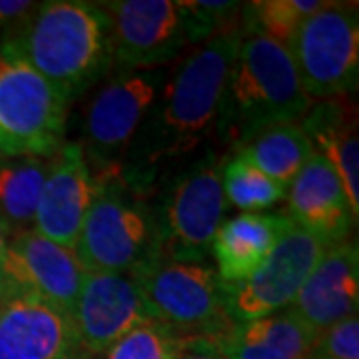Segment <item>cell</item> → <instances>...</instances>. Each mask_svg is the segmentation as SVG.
<instances>
[{"mask_svg": "<svg viewBox=\"0 0 359 359\" xmlns=\"http://www.w3.org/2000/svg\"><path fill=\"white\" fill-rule=\"evenodd\" d=\"M242 40L240 26L222 32L188 54L164 82L120 168L130 190L142 192L154 184L164 168L196 152L214 132L219 98Z\"/></svg>", "mask_w": 359, "mask_h": 359, "instance_id": "cell-1", "label": "cell"}, {"mask_svg": "<svg viewBox=\"0 0 359 359\" xmlns=\"http://www.w3.org/2000/svg\"><path fill=\"white\" fill-rule=\"evenodd\" d=\"M2 46L32 66L68 106L112 68L110 18L98 2H39Z\"/></svg>", "mask_w": 359, "mask_h": 359, "instance_id": "cell-2", "label": "cell"}, {"mask_svg": "<svg viewBox=\"0 0 359 359\" xmlns=\"http://www.w3.org/2000/svg\"><path fill=\"white\" fill-rule=\"evenodd\" d=\"M309 108L290 50L266 36H244L226 78L214 132L233 152L264 130L297 124Z\"/></svg>", "mask_w": 359, "mask_h": 359, "instance_id": "cell-3", "label": "cell"}, {"mask_svg": "<svg viewBox=\"0 0 359 359\" xmlns=\"http://www.w3.org/2000/svg\"><path fill=\"white\" fill-rule=\"evenodd\" d=\"M214 152L198 158L178 172L162 192L152 212L154 259L204 264L219 230L228 200L222 186V168Z\"/></svg>", "mask_w": 359, "mask_h": 359, "instance_id": "cell-4", "label": "cell"}, {"mask_svg": "<svg viewBox=\"0 0 359 359\" xmlns=\"http://www.w3.org/2000/svg\"><path fill=\"white\" fill-rule=\"evenodd\" d=\"M94 178V200L80 230L74 256L86 273L136 271L154 259L152 212L120 174Z\"/></svg>", "mask_w": 359, "mask_h": 359, "instance_id": "cell-5", "label": "cell"}, {"mask_svg": "<svg viewBox=\"0 0 359 359\" xmlns=\"http://www.w3.org/2000/svg\"><path fill=\"white\" fill-rule=\"evenodd\" d=\"M148 320L174 337H218L233 320L216 268L194 262L152 259L132 271Z\"/></svg>", "mask_w": 359, "mask_h": 359, "instance_id": "cell-6", "label": "cell"}, {"mask_svg": "<svg viewBox=\"0 0 359 359\" xmlns=\"http://www.w3.org/2000/svg\"><path fill=\"white\" fill-rule=\"evenodd\" d=\"M68 108L32 66L0 46V154L50 160L65 144Z\"/></svg>", "mask_w": 359, "mask_h": 359, "instance_id": "cell-7", "label": "cell"}, {"mask_svg": "<svg viewBox=\"0 0 359 359\" xmlns=\"http://www.w3.org/2000/svg\"><path fill=\"white\" fill-rule=\"evenodd\" d=\"M287 50L309 100L349 96L359 78L358 4L327 2L297 26Z\"/></svg>", "mask_w": 359, "mask_h": 359, "instance_id": "cell-8", "label": "cell"}, {"mask_svg": "<svg viewBox=\"0 0 359 359\" xmlns=\"http://www.w3.org/2000/svg\"><path fill=\"white\" fill-rule=\"evenodd\" d=\"M166 80L164 68L118 72L90 98L80 148L92 176L120 174L130 144Z\"/></svg>", "mask_w": 359, "mask_h": 359, "instance_id": "cell-9", "label": "cell"}, {"mask_svg": "<svg viewBox=\"0 0 359 359\" xmlns=\"http://www.w3.org/2000/svg\"><path fill=\"white\" fill-rule=\"evenodd\" d=\"M327 248L321 238L292 224L244 282L224 287L233 323L290 308Z\"/></svg>", "mask_w": 359, "mask_h": 359, "instance_id": "cell-10", "label": "cell"}, {"mask_svg": "<svg viewBox=\"0 0 359 359\" xmlns=\"http://www.w3.org/2000/svg\"><path fill=\"white\" fill-rule=\"evenodd\" d=\"M98 6L110 18L112 68L118 72L162 68L188 46L172 0H108Z\"/></svg>", "mask_w": 359, "mask_h": 359, "instance_id": "cell-11", "label": "cell"}, {"mask_svg": "<svg viewBox=\"0 0 359 359\" xmlns=\"http://www.w3.org/2000/svg\"><path fill=\"white\" fill-rule=\"evenodd\" d=\"M86 271L72 250L42 238L34 230L8 238L2 269L4 292H26L72 316Z\"/></svg>", "mask_w": 359, "mask_h": 359, "instance_id": "cell-12", "label": "cell"}, {"mask_svg": "<svg viewBox=\"0 0 359 359\" xmlns=\"http://www.w3.org/2000/svg\"><path fill=\"white\" fill-rule=\"evenodd\" d=\"M70 318L90 358L104 353L134 327L150 321L132 271L86 273Z\"/></svg>", "mask_w": 359, "mask_h": 359, "instance_id": "cell-13", "label": "cell"}, {"mask_svg": "<svg viewBox=\"0 0 359 359\" xmlns=\"http://www.w3.org/2000/svg\"><path fill=\"white\" fill-rule=\"evenodd\" d=\"M72 318L26 292L0 297V359H82Z\"/></svg>", "mask_w": 359, "mask_h": 359, "instance_id": "cell-14", "label": "cell"}, {"mask_svg": "<svg viewBox=\"0 0 359 359\" xmlns=\"http://www.w3.org/2000/svg\"><path fill=\"white\" fill-rule=\"evenodd\" d=\"M94 200V178L78 142H65L48 160L32 230L54 244L74 250Z\"/></svg>", "mask_w": 359, "mask_h": 359, "instance_id": "cell-15", "label": "cell"}, {"mask_svg": "<svg viewBox=\"0 0 359 359\" xmlns=\"http://www.w3.org/2000/svg\"><path fill=\"white\" fill-rule=\"evenodd\" d=\"M358 306L359 250L349 238L325 250L287 309L318 337L337 321L358 316Z\"/></svg>", "mask_w": 359, "mask_h": 359, "instance_id": "cell-16", "label": "cell"}, {"mask_svg": "<svg viewBox=\"0 0 359 359\" xmlns=\"http://www.w3.org/2000/svg\"><path fill=\"white\" fill-rule=\"evenodd\" d=\"M287 218L295 226L321 238L327 245L349 240L358 224L344 184L330 160L320 152L297 172L287 186Z\"/></svg>", "mask_w": 359, "mask_h": 359, "instance_id": "cell-17", "label": "cell"}, {"mask_svg": "<svg viewBox=\"0 0 359 359\" xmlns=\"http://www.w3.org/2000/svg\"><path fill=\"white\" fill-rule=\"evenodd\" d=\"M292 224L294 222L283 212H244L228 222H222L212 242V256L216 257V271L224 287L244 282L268 257Z\"/></svg>", "mask_w": 359, "mask_h": 359, "instance_id": "cell-18", "label": "cell"}, {"mask_svg": "<svg viewBox=\"0 0 359 359\" xmlns=\"http://www.w3.org/2000/svg\"><path fill=\"white\" fill-rule=\"evenodd\" d=\"M299 124L313 144V150L323 154L334 166L344 184L347 200L359 218V136L355 106L344 98L311 104Z\"/></svg>", "mask_w": 359, "mask_h": 359, "instance_id": "cell-19", "label": "cell"}, {"mask_svg": "<svg viewBox=\"0 0 359 359\" xmlns=\"http://www.w3.org/2000/svg\"><path fill=\"white\" fill-rule=\"evenodd\" d=\"M313 341V332L290 309L233 323L214 337L224 359H308Z\"/></svg>", "mask_w": 359, "mask_h": 359, "instance_id": "cell-20", "label": "cell"}, {"mask_svg": "<svg viewBox=\"0 0 359 359\" xmlns=\"http://www.w3.org/2000/svg\"><path fill=\"white\" fill-rule=\"evenodd\" d=\"M233 152V156L287 188L316 150L297 122L264 130Z\"/></svg>", "mask_w": 359, "mask_h": 359, "instance_id": "cell-21", "label": "cell"}, {"mask_svg": "<svg viewBox=\"0 0 359 359\" xmlns=\"http://www.w3.org/2000/svg\"><path fill=\"white\" fill-rule=\"evenodd\" d=\"M48 160L8 158L0 162V222L6 236L32 230Z\"/></svg>", "mask_w": 359, "mask_h": 359, "instance_id": "cell-22", "label": "cell"}, {"mask_svg": "<svg viewBox=\"0 0 359 359\" xmlns=\"http://www.w3.org/2000/svg\"><path fill=\"white\" fill-rule=\"evenodd\" d=\"M327 0H257L242 4L240 30L244 36H266L290 48L297 26L321 11Z\"/></svg>", "mask_w": 359, "mask_h": 359, "instance_id": "cell-23", "label": "cell"}, {"mask_svg": "<svg viewBox=\"0 0 359 359\" xmlns=\"http://www.w3.org/2000/svg\"><path fill=\"white\" fill-rule=\"evenodd\" d=\"M222 186L226 200L245 212H257L282 202L287 188L250 166L242 158H226L222 168Z\"/></svg>", "mask_w": 359, "mask_h": 359, "instance_id": "cell-24", "label": "cell"}, {"mask_svg": "<svg viewBox=\"0 0 359 359\" xmlns=\"http://www.w3.org/2000/svg\"><path fill=\"white\" fill-rule=\"evenodd\" d=\"M184 36L188 44H204L226 30L240 26L242 2L228 0H194L176 2Z\"/></svg>", "mask_w": 359, "mask_h": 359, "instance_id": "cell-25", "label": "cell"}, {"mask_svg": "<svg viewBox=\"0 0 359 359\" xmlns=\"http://www.w3.org/2000/svg\"><path fill=\"white\" fill-rule=\"evenodd\" d=\"M176 341L178 337L164 327L154 321H146L92 359H172Z\"/></svg>", "mask_w": 359, "mask_h": 359, "instance_id": "cell-26", "label": "cell"}, {"mask_svg": "<svg viewBox=\"0 0 359 359\" xmlns=\"http://www.w3.org/2000/svg\"><path fill=\"white\" fill-rule=\"evenodd\" d=\"M309 353L321 359H359L358 316L337 321L325 332H321Z\"/></svg>", "mask_w": 359, "mask_h": 359, "instance_id": "cell-27", "label": "cell"}, {"mask_svg": "<svg viewBox=\"0 0 359 359\" xmlns=\"http://www.w3.org/2000/svg\"><path fill=\"white\" fill-rule=\"evenodd\" d=\"M172 359H224L210 337H182L176 341Z\"/></svg>", "mask_w": 359, "mask_h": 359, "instance_id": "cell-28", "label": "cell"}, {"mask_svg": "<svg viewBox=\"0 0 359 359\" xmlns=\"http://www.w3.org/2000/svg\"><path fill=\"white\" fill-rule=\"evenodd\" d=\"M6 245H8V236L4 231V226L0 222V297L4 295V282H2V269H4V259H6Z\"/></svg>", "mask_w": 359, "mask_h": 359, "instance_id": "cell-29", "label": "cell"}, {"mask_svg": "<svg viewBox=\"0 0 359 359\" xmlns=\"http://www.w3.org/2000/svg\"><path fill=\"white\" fill-rule=\"evenodd\" d=\"M308 359H321V358H316V355H311V353H309Z\"/></svg>", "mask_w": 359, "mask_h": 359, "instance_id": "cell-30", "label": "cell"}, {"mask_svg": "<svg viewBox=\"0 0 359 359\" xmlns=\"http://www.w3.org/2000/svg\"><path fill=\"white\" fill-rule=\"evenodd\" d=\"M82 359H90V355H84V358H82Z\"/></svg>", "mask_w": 359, "mask_h": 359, "instance_id": "cell-31", "label": "cell"}]
</instances>
